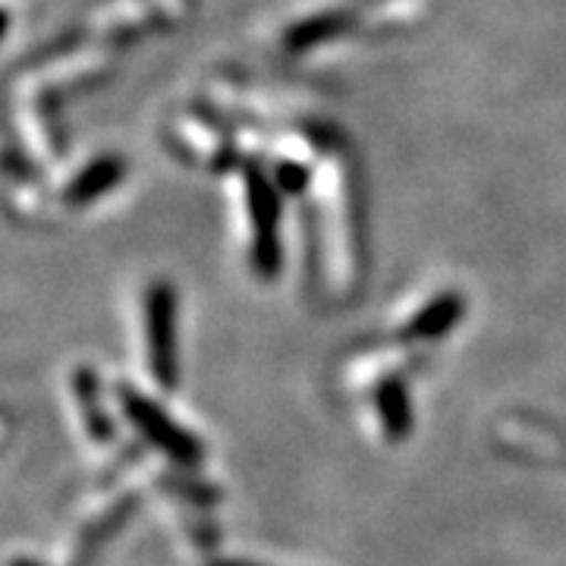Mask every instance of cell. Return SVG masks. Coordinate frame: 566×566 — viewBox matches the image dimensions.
<instances>
[{
    "label": "cell",
    "mask_w": 566,
    "mask_h": 566,
    "mask_svg": "<svg viewBox=\"0 0 566 566\" xmlns=\"http://www.w3.org/2000/svg\"><path fill=\"white\" fill-rule=\"evenodd\" d=\"M375 400V412L381 431L390 444H400L412 431V403H409V387L400 381V375H387L381 385L371 390Z\"/></svg>",
    "instance_id": "5b68a950"
},
{
    "label": "cell",
    "mask_w": 566,
    "mask_h": 566,
    "mask_svg": "<svg viewBox=\"0 0 566 566\" xmlns=\"http://www.w3.org/2000/svg\"><path fill=\"white\" fill-rule=\"evenodd\" d=\"M10 566H44V564H39V560H32V557H20V560H13V564Z\"/></svg>",
    "instance_id": "9c48e42d"
},
{
    "label": "cell",
    "mask_w": 566,
    "mask_h": 566,
    "mask_svg": "<svg viewBox=\"0 0 566 566\" xmlns=\"http://www.w3.org/2000/svg\"><path fill=\"white\" fill-rule=\"evenodd\" d=\"M136 504H139V497L136 494H126V497H120V501H114V504L104 510L102 516H95V520H88L85 523V528L80 532V554L82 557H88L92 551L98 545H104L114 532H117V526H120L123 520L136 510Z\"/></svg>",
    "instance_id": "ba28073f"
},
{
    "label": "cell",
    "mask_w": 566,
    "mask_h": 566,
    "mask_svg": "<svg viewBox=\"0 0 566 566\" xmlns=\"http://www.w3.org/2000/svg\"><path fill=\"white\" fill-rule=\"evenodd\" d=\"M145 349L148 368L161 390L180 385V356H177V293L170 283H151L145 290Z\"/></svg>",
    "instance_id": "6da1fadb"
},
{
    "label": "cell",
    "mask_w": 566,
    "mask_h": 566,
    "mask_svg": "<svg viewBox=\"0 0 566 566\" xmlns=\"http://www.w3.org/2000/svg\"><path fill=\"white\" fill-rule=\"evenodd\" d=\"M73 390H76L80 419L85 424V431H88V438L98 441V444H107L114 438V428H111V419L104 416L102 409V387H98V378L88 368H80L73 375Z\"/></svg>",
    "instance_id": "8992f818"
},
{
    "label": "cell",
    "mask_w": 566,
    "mask_h": 566,
    "mask_svg": "<svg viewBox=\"0 0 566 566\" xmlns=\"http://www.w3.org/2000/svg\"><path fill=\"white\" fill-rule=\"evenodd\" d=\"M211 566H259V564H245V560H218V564Z\"/></svg>",
    "instance_id": "30bf717a"
},
{
    "label": "cell",
    "mask_w": 566,
    "mask_h": 566,
    "mask_svg": "<svg viewBox=\"0 0 566 566\" xmlns=\"http://www.w3.org/2000/svg\"><path fill=\"white\" fill-rule=\"evenodd\" d=\"M123 177V164L117 158H102V161H95L92 167H85L76 182L66 189V202L73 205H85L92 202V199H98L104 196L107 189H114Z\"/></svg>",
    "instance_id": "52a82bcc"
},
{
    "label": "cell",
    "mask_w": 566,
    "mask_h": 566,
    "mask_svg": "<svg viewBox=\"0 0 566 566\" xmlns=\"http://www.w3.org/2000/svg\"><path fill=\"white\" fill-rule=\"evenodd\" d=\"M249 208H252V223H255V245L252 259L264 277H271L281 268V240H277V223H281V205L274 199L271 182L262 177H252L249 182Z\"/></svg>",
    "instance_id": "3957f363"
},
{
    "label": "cell",
    "mask_w": 566,
    "mask_h": 566,
    "mask_svg": "<svg viewBox=\"0 0 566 566\" xmlns=\"http://www.w3.org/2000/svg\"><path fill=\"white\" fill-rule=\"evenodd\" d=\"M117 403L126 412V419L136 424L142 438L151 447H158L167 460L177 465H199L205 457V447L199 438H192L180 422H174L161 406L148 400L136 387H117Z\"/></svg>",
    "instance_id": "7a4b0ae2"
},
{
    "label": "cell",
    "mask_w": 566,
    "mask_h": 566,
    "mask_svg": "<svg viewBox=\"0 0 566 566\" xmlns=\"http://www.w3.org/2000/svg\"><path fill=\"white\" fill-rule=\"evenodd\" d=\"M465 312V300L460 293H441L431 303H424L419 312H412V318L400 327V337L409 344H422V340H438L447 331H453Z\"/></svg>",
    "instance_id": "277c9868"
}]
</instances>
